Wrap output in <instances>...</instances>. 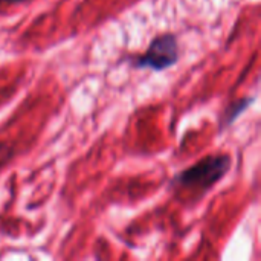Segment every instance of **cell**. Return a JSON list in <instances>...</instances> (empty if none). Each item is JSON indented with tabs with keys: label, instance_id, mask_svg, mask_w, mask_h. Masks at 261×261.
I'll list each match as a JSON object with an SVG mask.
<instances>
[{
	"label": "cell",
	"instance_id": "1",
	"mask_svg": "<svg viewBox=\"0 0 261 261\" xmlns=\"http://www.w3.org/2000/svg\"><path fill=\"white\" fill-rule=\"evenodd\" d=\"M232 159L229 154H208L194 165L177 173L171 182V188L177 193L202 197L211 191L231 170Z\"/></svg>",
	"mask_w": 261,
	"mask_h": 261
},
{
	"label": "cell",
	"instance_id": "4",
	"mask_svg": "<svg viewBox=\"0 0 261 261\" xmlns=\"http://www.w3.org/2000/svg\"><path fill=\"white\" fill-rule=\"evenodd\" d=\"M8 153H9V151L6 150V145H5V144H0V165H2L3 162L8 161V158H6Z\"/></svg>",
	"mask_w": 261,
	"mask_h": 261
},
{
	"label": "cell",
	"instance_id": "3",
	"mask_svg": "<svg viewBox=\"0 0 261 261\" xmlns=\"http://www.w3.org/2000/svg\"><path fill=\"white\" fill-rule=\"evenodd\" d=\"M255 98L254 96H246V98H242V99H239V101H234V102H231L228 107H226V110L223 112V116H222V127L223 125H231L251 104H252V101H254Z\"/></svg>",
	"mask_w": 261,
	"mask_h": 261
},
{
	"label": "cell",
	"instance_id": "2",
	"mask_svg": "<svg viewBox=\"0 0 261 261\" xmlns=\"http://www.w3.org/2000/svg\"><path fill=\"white\" fill-rule=\"evenodd\" d=\"M179 61V41L174 34L167 32L154 37L144 54L133 60V66L139 69L165 70Z\"/></svg>",
	"mask_w": 261,
	"mask_h": 261
}]
</instances>
